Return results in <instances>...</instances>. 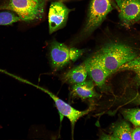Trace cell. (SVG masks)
<instances>
[{
    "instance_id": "6da1fadb",
    "label": "cell",
    "mask_w": 140,
    "mask_h": 140,
    "mask_svg": "<svg viewBox=\"0 0 140 140\" xmlns=\"http://www.w3.org/2000/svg\"><path fill=\"white\" fill-rule=\"evenodd\" d=\"M102 65L110 76L122 65L138 57L136 51L131 46L118 41L109 42L93 56Z\"/></svg>"
},
{
    "instance_id": "7a4b0ae2",
    "label": "cell",
    "mask_w": 140,
    "mask_h": 140,
    "mask_svg": "<svg viewBox=\"0 0 140 140\" xmlns=\"http://www.w3.org/2000/svg\"><path fill=\"white\" fill-rule=\"evenodd\" d=\"M119 9L114 0H90L81 29L76 40L81 41L91 35L101 25L109 13Z\"/></svg>"
},
{
    "instance_id": "3957f363",
    "label": "cell",
    "mask_w": 140,
    "mask_h": 140,
    "mask_svg": "<svg viewBox=\"0 0 140 140\" xmlns=\"http://www.w3.org/2000/svg\"><path fill=\"white\" fill-rule=\"evenodd\" d=\"M45 0H0V10H10L18 16L21 21L34 22L43 17Z\"/></svg>"
},
{
    "instance_id": "277c9868",
    "label": "cell",
    "mask_w": 140,
    "mask_h": 140,
    "mask_svg": "<svg viewBox=\"0 0 140 140\" xmlns=\"http://www.w3.org/2000/svg\"><path fill=\"white\" fill-rule=\"evenodd\" d=\"M120 25L129 29L140 20V0H123L117 5Z\"/></svg>"
},
{
    "instance_id": "5b68a950",
    "label": "cell",
    "mask_w": 140,
    "mask_h": 140,
    "mask_svg": "<svg viewBox=\"0 0 140 140\" xmlns=\"http://www.w3.org/2000/svg\"><path fill=\"white\" fill-rule=\"evenodd\" d=\"M38 88L48 94L52 99L60 115L66 117L69 120L71 127L72 137L76 122L80 118L90 112L92 109V107H89L83 111L78 110L52 93L43 88L39 87Z\"/></svg>"
},
{
    "instance_id": "8992f818",
    "label": "cell",
    "mask_w": 140,
    "mask_h": 140,
    "mask_svg": "<svg viewBox=\"0 0 140 140\" xmlns=\"http://www.w3.org/2000/svg\"><path fill=\"white\" fill-rule=\"evenodd\" d=\"M72 10L60 2H52L49 10V32L51 34L65 25L69 13Z\"/></svg>"
},
{
    "instance_id": "52a82bcc",
    "label": "cell",
    "mask_w": 140,
    "mask_h": 140,
    "mask_svg": "<svg viewBox=\"0 0 140 140\" xmlns=\"http://www.w3.org/2000/svg\"><path fill=\"white\" fill-rule=\"evenodd\" d=\"M84 62L88 74L100 90L107 93L109 88L106 86V81L109 75L101 63L92 56L87 59Z\"/></svg>"
},
{
    "instance_id": "ba28073f",
    "label": "cell",
    "mask_w": 140,
    "mask_h": 140,
    "mask_svg": "<svg viewBox=\"0 0 140 140\" xmlns=\"http://www.w3.org/2000/svg\"><path fill=\"white\" fill-rule=\"evenodd\" d=\"M69 49L65 44L56 41L49 46V55L51 67L54 71H59L68 64L70 59Z\"/></svg>"
},
{
    "instance_id": "9c48e42d",
    "label": "cell",
    "mask_w": 140,
    "mask_h": 140,
    "mask_svg": "<svg viewBox=\"0 0 140 140\" xmlns=\"http://www.w3.org/2000/svg\"><path fill=\"white\" fill-rule=\"evenodd\" d=\"M92 80H85L81 83L71 85V94L83 100L98 99L100 95L97 92Z\"/></svg>"
},
{
    "instance_id": "30bf717a",
    "label": "cell",
    "mask_w": 140,
    "mask_h": 140,
    "mask_svg": "<svg viewBox=\"0 0 140 140\" xmlns=\"http://www.w3.org/2000/svg\"><path fill=\"white\" fill-rule=\"evenodd\" d=\"M87 71L84 62L64 74L61 77L62 81L72 85L86 80Z\"/></svg>"
},
{
    "instance_id": "8fae6325",
    "label": "cell",
    "mask_w": 140,
    "mask_h": 140,
    "mask_svg": "<svg viewBox=\"0 0 140 140\" xmlns=\"http://www.w3.org/2000/svg\"><path fill=\"white\" fill-rule=\"evenodd\" d=\"M111 132L117 140H132V130L128 122L122 120L112 124L110 128Z\"/></svg>"
},
{
    "instance_id": "7c38bea8",
    "label": "cell",
    "mask_w": 140,
    "mask_h": 140,
    "mask_svg": "<svg viewBox=\"0 0 140 140\" xmlns=\"http://www.w3.org/2000/svg\"><path fill=\"white\" fill-rule=\"evenodd\" d=\"M127 70L132 71L135 73V84L137 86H140V57H137L123 64L117 72Z\"/></svg>"
},
{
    "instance_id": "4fadbf2b",
    "label": "cell",
    "mask_w": 140,
    "mask_h": 140,
    "mask_svg": "<svg viewBox=\"0 0 140 140\" xmlns=\"http://www.w3.org/2000/svg\"><path fill=\"white\" fill-rule=\"evenodd\" d=\"M121 113L125 119L134 125L140 126V109H124Z\"/></svg>"
},
{
    "instance_id": "5bb4252c",
    "label": "cell",
    "mask_w": 140,
    "mask_h": 140,
    "mask_svg": "<svg viewBox=\"0 0 140 140\" xmlns=\"http://www.w3.org/2000/svg\"><path fill=\"white\" fill-rule=\"evenodd\" d=\"M20 21H21L20 18L13 12H0V25H10Z\"/></svg>"
},
{
    "instance_id": "9a60e30c",
    "label": "cell",
    "mask_w": 140,
    "mask_h": 140,
    "mask_svg": "<svg viewBox=\"0 0 140 140\" xmlns=\"http://www.w3.org/2000/svg\"><path fill=\"white\" fill-rule=\"evenodd\" d=\"M85 50L72 47L69 49V55L70 59L75 61L80 57L85 52Z\"/></svg>"
},
{
    "instance_id": "2e32d148",
    "label": "cell",
    "mask_w": 140,
    "mask_h": 140,
    "mask_svg": "<svg viewBox=\"0 0 140 140\" xmlns=\"http://www.w3.org/2000/svg\"><path fill=\"white\" fill-rule=\"evenodd\" d=\"M131 136L132 140H140V126L132 130Z\"/></svg>"
},
{
    "instance_id": "e0dca14e",
    "label": "cell",
    "mask_w": 140,
    "mask_h": 140,
    "mask_svg": "<svg viewBox=\"0 0 140 140\" xmlns=\"http://www.w3.org/2000/svg\"><path fill=\"white\" fill-rule=\"evenodd\" d=\"M100 139L102 140H117V139L112 134L109 135L103 133L101 134Z\"/></svg>"
},
{
    "instance_id": "ac0fdd59",
    "label": "cell",
    "mask_w": 140,
    "mask_h": 140,
    "mask_svg": "<svg viewBox=\"0 0 140 140\" xmlns=\"http://www.w3.org/2000/svg\"><path fill=\"white\" fill-rule=\"evenodd\" d=\"M130 101L131 103L140 105V94L137 93L131 99Z\"/></svg>"
},
{
    "instance_id": "d6986e66",
    "label": "cell",
    "mask_w": 140,
    "mask_h": 140,
    "mask_svg": "<svg viewBox=\"0 0 140 140\" xmlns=\"http://www.w3.org/2000/svg\"><path fill=\"white\" fill-rule=\"evenodd\" d=\"M139 24H140V20L139 22Z\"/></svg>"
}]
</instances>
